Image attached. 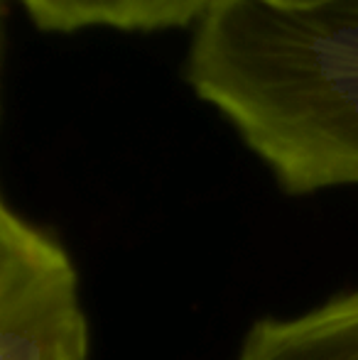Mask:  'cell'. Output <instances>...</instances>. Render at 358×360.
<instances>
[{
	"label": "cell",
	"mask_w": 358,
	"mask_h": 360,
	"mask_svg": "<svg viewBox=\"0 0 358 360\" xmlns=\"http://www.w3.org/2000/svg\"><path fill=\"white\" fill-rule=\"evenodd\" d=\"M184 79L285 194L358 186V0H216Z\"/></svg>",
	"instance_id": "obj_1"
},
{
	"label": "cell",
	"mask_w": 358,
	"mask_h": 360,
	"mask_svg": "<svg viewBox=\"0 0 358 360\" xmlns=\"http://www.w3.org/2000/svg\"><path fill=\"white\" fill-rule=\"evenodd\" d=\"M0 360H91L77 260L0 189Z\"/></svg>",
	"instance_id": "obj_2"
},
{
	"label": "cell",
	"mask_w": 358,
	"mask_h": 360,
	"mask_svg": "<svg viewBox=\"0 0 358 360\" xmlns=\"http://www.w3.org/2000/svg\"><path fill=\"white\" fill-rule=\"evenodd\" d=\"M234 360H358V289L290 316H263Z\"/></svg>",
	"instance_id": "obj_3"
},
{
	"label": "cell",
	"mask_w": 358,
	"mask_h": 360,
	"mask_svg": "<svg viewBox=\"0 0 358 360\" xmlns=\"http://www.w3.org/2000/svg\"><path fill=\"white\" fill-rule=\"evenodd\" d=\"M44 32L113 27L160 32L196 25L216 0H18Z\"/></svg>",
	"instance_id": "obj_4"
},
{
	"label": "cell",
	"mask_w": 358,
	"mask_h": 360,
	"mask_svg": "<svg viewBox=\"0 0 358 360\" xmlns=\"http://www.w3.org/2000/svg\"><path fill=\"white\" fill-rule=\"evenodd\" d=\"M3 47H5V0H0V69H3Z\"/></svg>",
	"instance_id": "obj_5"
}]
</instances>
